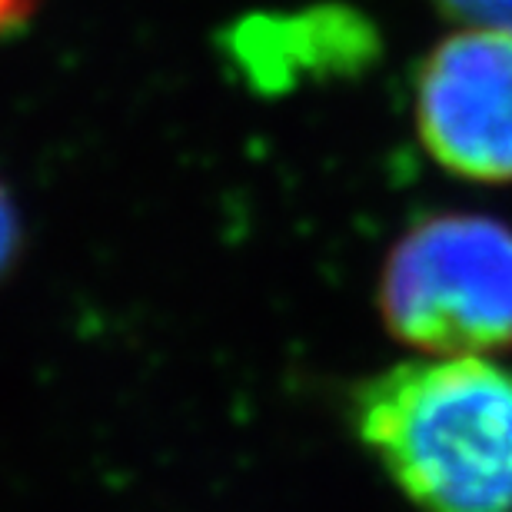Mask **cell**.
Segmentation results:
<instances>
[{
    "instance_id": "obj_1",
    "label": "cell",
    "mask_w": 512,
    "mask_h": 512,
    "mask_svg": "<svg viewBox=\"0 0 512 512\" xmlns=\"http://www.w3.org/2000/svg\"><path fill=\"white\" fill-rule=\"evenodd\" d=\"M363 446L419 512H512V373L486 356H429L353 393Z\"/></svg>"
},
{
    "instance_id": "obj_2",
    "label": "cell",
    "mask_w": 512,
    "mask_h": 512,
    "mask_svg": "<svg viewBox=\"0 0 512 512\" xmlns=\"http://www.w3.org/2000/svg\"><path fill=\"white\" fill-rule=\"evenodd\" d=\"M380 313L426 356L512 350V230L479 213L416 223L386 256Z\"/></svg>"
},
{
    "instance_id": "obj_3",
    "label": "cell",
    "mask_w": 512,
    "mask_h": 512,
    "mask_svg": "<svg viewBox=\"0 0 512 512\" xmlns=\"http://www.w3.org/2000/svg\"><path fill=\"white\" fill-rule=\"evenodd\" d=\"M426 150L469 180H512V27L469 24L443 37L416 84Z\"/></svg>"
},
{
    "instance_id": "obj_4",
    "label": "cell",
    "mask_w": 512,
    "mask_h": 512,
    "mask_svg": "<svg viewBox=\"0 0 512 512\" xmlns=\"http://www.w3.org/2000/svg\"><path fill=\"white\" fill-rule=\"evenodd\" d=\"M17 243H20L17 210H14V203H10V197L4 193V187H0V276H4L10 260H14Z\"/></svg>"
},
{
    "instance_id": "obj_5",
    "label": "cell",
    "mask_w": 512,
    "mask_h": 512,
    "mask_svg": "<svg viewBox=\"0 0 512 512\" xmlns=\"http://www.w3.org/2000/svg\"><path fill=\"white\" fill-rule=\"evenodd\" d=\"M30 7H34V0H0V30L20 24L30 14Z\"/></svg>"
}]
</instances>
